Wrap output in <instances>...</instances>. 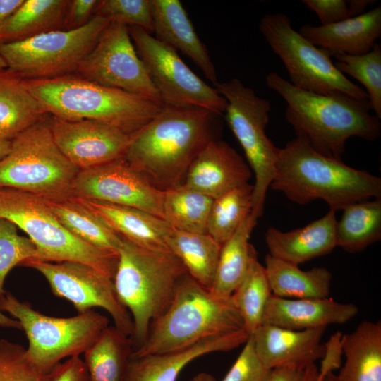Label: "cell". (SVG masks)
<instances>
[{
	"label": "cell",
	"mask_w": 381,
	"mask_h": 381,
	"mask_svg": "<svg viewBox=\"0 0 381 381\" xmlns=\"http://www.w3.org/2000/svg\"><path fill=\"white\" fill-rule=\"evenodd\" d=\"M220 114L198 107H169L134 133L123 158L157 188L182 185L189 166L216 138Z\"/></svg>",
	"instance_id": "cell-1"
},
{
	"label": "cell",
	"mask_w": 381,
	"mask_h": 381,
	"mask_svg": "<svg viewBox=\"0 0 381 381\" xmlns=\"http://www.w3.org/2000/svg\"><path fill=\"white\" fill-rule=\"evenodd\" d=\"M265 83L286 102L285 118L296 135L325 156L341 159L349 138L373 141L380 135V119L370 113L368 100L308 92L275 72L265 76Z\"/></svg>",
	"instance_id": "cell-2"
},
{
	"label": "cell",
	"mask_w": 381,
	"mask_h": 381,
	"mask_svg": "<svg viewBox=\"0 0 381 381\" xmlns=\"http://www.w3.org/2000/svg\"><path fill=\"white\" fill-rule=\"evenodd\" d=\"M270 188L300 205L321 199L335 212L381 198L380 177L320 153L300 136L278 147Z\"/></svg>",
	"instance_id": "cell-3"
},
{
	"label": "cell",
	"mask_w": 381,
	"mask_h": 381,
	"mask_svg": "<svg viewBox=\"0 0 381 381\" xmlns=\"http://www.w3.org/2000/svg\"><path fill=\"white\" fill-rule=\"evenodd\" d=\"M23 80L48 114L68 121H95L127 134L140 131L164 108L150 97L102 85L76 73Z\"/></svg>",
	"instance_id": "cell-4"
},
{
	"label": "cell",
	"mask_w": 381,
	"mask_h": 381,
	"mask_svg": "<svg viewBox=\"0 0 381 381\" xmlns=\"http://www.w3.org/2000/svg\"><path fill=\"white\" fill-rule=\"evenodd\" d=\"M242 329L231 297L215 296L186 273L167 309L151 324L145 341L131 356L175 351Z\"/></svg>",
	"instance_id": "cell-5"
},
{
	"label": "cell",
	"mask_w": 381,
	"mask_h": 381,
	"mask_svg": "<svg viewBox=\"0 0 381 381\" xmlns=\"http://www.w3.org/2000/svg\"><path fill=\"white\" fill-rule=\"evenodd\" d=\"M122 241L113 282L119 301L132 318L133 351L145 341L151 324L167 309L187 271L169 250L146 249Z\"/></svg>",
	"instance_id": "cell-6"
},
{
	"label": "cell",
	"mask_w": 381,
	"mask_h": 381,
	"mask_svg": "<svg viewBox=\"0 0 381 381\" xmlns=\"http://www.w3.org/2000/svg\"><path fill=\"white\" fill-rule=\"evenodd\" d=\"M0 217L22 229L35 244L37 260L89 265L114 279L118 253L80 240L58 219L47 200L23 191L0 188Z\"/></svg>",
	"instance_id": "cell-7"
},
{
	"label": "cell",
	"mask_w": 381,
	"mask_h": 381,
	"mask_svg": "<svg viewBox=\"0 0 381 381\" xmlns=\"http://www.w3.org/2000/svg\"><path fill=\"white\" fill-rule=\"evenodd\" d=\"M79 171L56 145L47 115L11 140L9 152L0 159V188L64 200L73 196Z\"/></svg>",
	"instance_id": "cell-8"
},
{
	"label": "cell",
	"mask_w": 381,
	"mask_h": 381,
	"mask_svg": "<svg viewBox=\"0 0 381 381\" xmlns=\"http://www.w3.org/2000/svg\"><path fill=\"white\" fill-rule=\"evenodd\" d=\"M0 310L20 322L28 341V357L44 373L65 358L83 354L109 326L108 318L94 310L69 318L52 317L7 291L0 298Z\"/></svg>",
	"instance_id": "cell-9"
},
{
	"label": "cell",
	"mask_w": 381,
	"mask_h": 381,
	"mask_svg": "<svg viewBox=\"0 0 381 381\" xmlns=\"http://www.w3.org/2000/svg\"><path fill=\"white\" fill-rule=\"evenodd\" d=\"M215 88L227 102L225 119L255 175L251 214L258 219L274 176L278 150L265 132L271 104L236 78L218 82Z\"/></svg>",
	"instance_id": "cell-10"
},
{
	"label": "cell",
	"mask_w": 381,
	"mask_h": 381,
	"mask_svg": "<svg viewBox=\"0 0 381 381\" xmlns=\"http://www.w3.org/2000/svg\"><path fill=\"white\" fill-rule=\"evenodd\" d=\"M259 30L283 62L295 87L316 94H341L368 100L366 92L342 74L325 51L292 28L286 14H265Z\"/></svg>",
	"instance_id": "cell-11"
},
{
	"label": "cell",
	"mask_w": 381,
	"mask_h": 381,
	"mask_svg": "<svg viewBox=\"0 0 381 381\" xmlns=\"http://www.w3.org/2000/svg\"><path fill=\"white\" fill-rule=\"evenodd\" d=\"M110 21L95 14L84 26L59 30L16 42H0L8 69L23 79H48L75 73Z\"/></svg>",
	"instance_id": "cell-12"
},
{
	"label": "cell",
	"mask_w": 381,
	"mask_h": 381,
	"mask_svg": "<svg viewBox=\"0 0 381 381\" xmlns=\"http://www.w3.org/2000/svg\"><path fill=\"white\" fill-rule=\"evenodd\" d=\"M128 30L164 107H198L220 115L224 113V97L199 78L177 51L141 28L128 26Z\"/></svg>",
	"instance_id": "cell-13"
},
{
	"label": "cell",
	"mask_w": 381,
	"mask_h": 381,
	"mask_svg": "<svg viewBox=\"0 0 381 381\" xmlns=\"http://www.w3.org/2000/svg\"><path fill=\"white\" fill-rule=\"evenodd\" d=\"M75 73L95 83L143 95L162 104L126 25L110 22Z\"/></svg>",
	"instance_id": "cell-14"
},
{
	"label": "cell",
	"mask_w": 381,
	"mask_h": 381,
	"mask_svg": "<svg viewBox=\"0 0 381 381\" xmlns=\"http://www.w3.org/2000/svg\"><path fill=\"white\" fill-rule=\"evenodd\" d=\"M22 265L39 272L47 281L53 294L71 302L78 313L95 308H103L111 316L114 327L131 337L133 331L132 318L119 301L112 279L80 262L52 263L31 260Z\"/></svg>",
	"instance_id": "cell-15"
},
{
	"label": "cell",
	"mask_w": 381,
	"mask_h": 381,
	"mask_svg": "<svg viewBox=\"0 0 381 381\" xmlns=\"http://www.w3.org/2000/svg\"><path fill=\"white\" fill-rule=\"evenodd\" d=\"M164 193L123 157L80 170L72 185L76 198L134 207L162 219Z\"/></svg>",
	"instance_id": "cell-16"
},
{
	"label": "cell",
	"mask_w": 381,
	"mask_h": 381,
	"mask_svg": "<svg viewBox=\"0 0 381 381\" xmlns=\"http://www.w3.org/2000/svg\"><path fill=\"white\" fill-rule=\"evenodd\" d=\"M54 140L62 154L79 170L123 158L133 134L91 121L49 119Z\"/></svg>",
	"instance_id": "cell-17"
},
{
	"label": "cell",
	"mask_w": 381,
	"mask_h": 381,
	"mask_svg": "<svg viewBox=\"0 0 381 381\" xmlns=\"http://www.w3.org/2000/svg\"><path fill=\"white\" fill-rule=\"evenodd\" d=\"M251 169L226 142H209L188 167L183 184L212 199L248 183Z\"/></svg>",
	"instance_id": "cell-18"
},
{
	"label": "cell",
	"mask_w": 381,
	"mask_h": 381,
	"mask_svg": "<svg viewBox=\"0 0 381 381\" xmlns=\"http://www.w3.org/2000/svg\"><path fill=\"white\" fill-rule=\"evenodd\" d=\"M326 327L294 330L262 325L253 334L256 352L268 369L303 367L322 359Z\"/></svg>",
	"instance_id": "cell-19"
},
{
	"label": "cell",
	"mask_w": 381,
	"mask_h": 381,
	"mask_svg": "<svg viewBox=\"0 0 381 381\" xmlns=\"http://www.w3.org/2000/svg\"><path fill=\"white\" fill-rule=\"evenodd\" d=\"M244 329L202 339L188 348L162 353L131 356L123 381H176L181 371L205 354L232 350L245 344Z\"/></svg>",
	"instance_id": "cell-20"
},
{
	"label": "cell",
	"mask_w": 381,
	"mask_h": 381,
	"mask_svg": "<svg viewBox=\"0 0 381 381\" xmlns=\"http://www.w3.org/2000/svg\"><path fill=\"white\" fill-rule=\"evenodd\" d=\"M353 303H343L328 297L322 298H286L273 294L267 303L262 325L294 330L327 327L342 324L358 313Z\"/></svg>",
	"instance_id": "cell-21"
},
{
	"label": "cell",
	"mask_w": 381,
	"mask_h": 381,
	"mask_svg": "<svg viewBox=\"0 0 381 381\" xmlns=\"http://www.w3.org/2000/svg\"><path fill=\"white\" fill-rule=\"evenodd\" d=\"M155 37L189 57L214 86L217 75L207 48L179 0H151Z\"/></svg>",
	"instance_id": "cell-22"
},
{
	"label": "cell",
	"mask_w": 381,
	"mask_h": 381,
	"mask_svg": "<svg viewBox=\"0 0 381 381\" xmlns=\"http://www.w3.org/2000/svg\"><path fill=\"white\" fill-rule=\"evenodd\" d=\"M298 32L330 56L364 54L381 35V7L327 25L306 24Z\"/></svg>",
	"instance_id": "cell-23"
},
{
	"label": "cell",
	"mask_w": 381,
	"mask_h": 381,
	"mask_svg": "<svg viewBox=\"0 0 381 381\" xmlns=\"http://www.w3.org/2000/svg\"><path fill=\"white\" fill-rule=\"evenodd\" d=\"M335 212L329 210L322 217L290 231L270 227L265 234L268 254L297 265L328 254L337 246Z\"/></svg>",
	"instance_id": "cell-24"
},
{
	"label": "cell",
	"mask_w": 381,
	"mask_h": 381,
	"mask_svg": "<svg viewBox=\"0 0 381 381\" xmlns=\"http://www.w3.org/2000/svg\"><path fill=\"white\" fill-rule=\"evenodd\" d=\"M80 199L121 237L146 249L169 250L172 228L163 219L134 207Z\"/></svg>",
	"instance_id": "cell-25"
},
{
	"label": "cell",
	"mask_w": 381,
	"mask_h": 381,
	"mask_svg": "<svg viewBox=\"0 0 381 381\" xmlns=\"http://www.w3.org/2000/svg\"><path fill=\"white\" fill-rule=\"evenodd\" d=\"M346 360L337 381H381V322L365 320L342 335Z\"/></svg>",
	"instance_id": "cell-26"
},
{
	"label": "cell",
	"mask_w": 381,
	"mask_h": 381,
	"mask_svg": "<svg viewBox=\"0 0 381 381\" xmlns=\"http://www.w3.org/2000/svg\"><path fill=\"white\" fill-rule=\"evenodd\" d=\"M47 114L23 78L8 68L0 69V140L11 141Z\"/></svg>",
	"instance_id": "cell-27"
},
{
	"label": "cell",
	"mask_w": 381,
	"mask_h": 381,
	"mask_svg": "<svg viewBox=\"0 0 381 381\" xmlns=\"http://www.w3.org/2000/svg\"><path fill=\"white\" fill-rule=\"evenodd\" d=\"M265 271L273 295L286 298H322L329 295L332 274L325 267L302 270L267 254Z\"/></svg>",
	"instance_id": "cell-28"
},
{
	"label": "cell",
	"mask_w": 381,
	"mask_h": 381,
	"mask_svg": "<svg viewBox=\"0 0 381 381\" xmlns=\"http://www.w3.org/2000/svg\"><path fill=\"white\" fill-rule=\"evenodd\" d=\"M69 0H24L0 29V42L23 41L65 30Z\"/></svg>",
	"instance_id": "cell-29"
},
{
	"label": "cell",
	"mask_w": 381,
	"mask_h": 381,
	"mask_svg": "<svg viewBox=\"0 0 381 381\" xmlns=\"http://www.w3.org/2000/svg\"><path fill=\"white\" fill-rule=\"evenodd\" d=\"M257 221L250 213L234 235L222 245L214 284L210 290L215 296L231 297L257 260L255 249L249 242Z\"/></svg>",
	"instance_id": "cell-30"
},
{
	"label": "cell",
	"mask_w": 381,
	"mask_h": 381,
	"mask_svg": "<svg viewBox=\"0 0 381 381\" xmlns=\"http://www.w3.org/2000/svg\"><path fill=\"white\" fill-rule=\"evenodd\" d=\"M58 219L73 235L92 246L118 253L122 238L80 198L49 201Z\"/></svg>",
	"instance_id": "cell-31"
},
{
	"label": "cell",
	"mask_w": 381,
	"mask_h": 381,
	"mask_svg": "<svg viewBox=\"0 0 381 381\" xmlns=\"http://www.w3.org/2000/svg\"><path fill=\"white\" fill-rule=\"evenodd\" d=\"M167 244L183 264L187 273L211 290L222 245L207 233H192L172 229Z\"/></svg>",
	"instance_id": "cell-32"
},
{
	"label": "cell",
	"mask_w": 381,
	"mask_h": 381,
	"mask_svg": "<svg viewBox=\"0 0 381 381\" xmlns=\"http://www.w3.org/2000/svg\"><path fill=\"white\" fill-rule=\"evenodd\" d=\"M132 352L131 337L108 326L83 353L90 381H123Z\"/></svg>",
	"instance_id": "cell-33"
},
{
	"label": "cell",
	"mask_w": 381,
	"mask_h": 381,
	"mask_svg": "<svg viewBox=\"0 0 381 381\" xmlns=\"http://www.w3.org/2000/svg\"><path fill=\"white\" fill-rule=\"evenodd\" d=\"M337 222V245L358 253L381 238V198L351 204Z\"/></svg>",
	"instance_id": "cell-34"
},
{
	"label": "cell",
	"mask_w": 381,
	"mask_h": 381,
	"mask_svg": "<svg viewBox=\"0 0 381 381\" xmlns=\"http://www.w3.org/2000/svg\"><path fill=\"white\" fill-rule=\"evenodd\" d=\"M213 199L182 184L164 191L163 219L174 229L207 233Z\"/></svg>",
	"instance_id": "cell-35"
},
{
	"label": "cell",
	"mask_w": 381,
	"mask_h": 381,
	"mask_svg": "<svg viewBox=\"0 0 381 381\" xmlns=\"http://www.w3.org/2000/svg\"><path fill=\"white\" fill-rule=\"evenodd\" d=\"M253 189L248 183L213 199L207 233L219 244L229 239L251 213Z\"/></svg>",
	"instance_id": "cell-36"
},
{
	"label": "cell",
	"mask_w": 381,
	"mask_h": 381,
	"mask_svg": "<svg viewBox=\"0 0 381 381\" xmlns=\"http://www.w3.org/2000/svg\"><path fill=\"white\" fill-rule=\"evenodd\" d=\"M272 294L264 266L257 259L231 296L249 335L262 325L265 310Z\"/></svg>",
	"instance_id": "cell-37"
},
{
	"label": "cell",
	"mask_w": 381,
	"mask_h": 381,
	"mask_svg": "<svg viewBox=\"0 0 381 381\" xmlns=\"http://www.w3.org/2000/svg\"><path fill=\"white\" fill-rule=\"evenodd\" d=\"M336 68L344 75L359 81L366 89L368 101L375 115L381 118V46L375 43L370 51L361 55L339 54L334 56Z\"/></svg>",
	"instance_id": "cell-38"
},
{
	"label": "cell",
	"mask_w": 381,
	"mask_h": 381,
	"mask_svg": "<svg viewBox=\"0 0 381 381\" xmlns=\"http://www.w3.org/2000/svg\"><path fill=\"white\" fill-rule=\"evenodd\" d=\"M18 226L0 217V298L6 292L4 282L9 272L17 265L37 260V250L27 236L19 235Z\"/></svg>",
	"instance_id": "cell-39"
},
{
	"label": "cell",
	"mask_w": 381,
	"mask_h": 381,
	"mask_svg": "<svg viewBox=\"0 0 381 381\" xmlns=\"http://www.w3.org/2000/svg\"><path fill=\"white\" fill-rule=\"evenodd\" d=\"M0 381H50V373L41 372L31 363L26 348L0 339Z\"/></svg>",
	"instance_id": "cell-40"
},
{
	"label": "cell",
	"mask_w": 381,
	"mask_h": 381,
	"mask_svg": "<svg viewBox=\"0 0 381 381\" xmlns=\"http://www.w3.org/2000/svg\"><path fill=\"white\" fill-rule=\"evenodd\" d=\"M95 14L110 22L139 27L149 32L153 30L151 0H102Z\"/></svg>",
	"instance_id": "cell-41"
},
{
	"label": "cell",
	"mask_w": 381,
	"mask_h": 381,
	"mask_svg": "<svg viewBox=\"0 0 381 381\" xmlns=\"http://www.w3.org/2000/svg\"><path fill=\"white\" fill-rule=\"evenodd\" d=\"M272 370L259 358L252 335H250L239 356L222 381H266Z\"/></svg>",
	"instance_id": "cell-42"
},
{
	"label": "cell",
	"mask_w": 381,
	"mask_h": 381,
	"mask_svg": "<svg viewBox=\"0 0 381 381\" xmlns=\"http://www.w3.org/2000/svg\"><path fill=\"white\" fill-rule=\"evenodd\" d=\"M301 2L317 14L321 25L335 23L354 17L349 1L303 0Z\"/></svg>",
	"instance_id": "cell-43"
},
{
	"label": "cell",
	"mask_w": 381,
	"mask_h": 381,
	"mask_svg": "<svg viewBox=\"0 0 381 381\" xmlns=\"http://www.w3.org/2000/svg\"><path fill=\"white\" fill-rule=\"evenodd\" d=\"M266 381H329L328 375L320 373L315 363L303 367H282L272 369Z\"/></svg>",
	"instance_id": "cell-44"
},
{
	"label": "cell",
	"mask_w": 381,
	"mask_h": 381,
	"mask_svg": "<svg viewBox=\"0 0 381 381\" xmlns=\"http://www.w3.org/2000/svg\"><path fill=\"white\" fill-rule=\"evenodd\" d=\"M99 1L71 0L67 9L65 30H74L86 25L95 15Z\"/></svg>",
	"instance_id": "cell-45"
},
{
	"label": "cell",
	"mask_w": 381,
	"mask_h": 381,
	"mask_svg": "<svg viewBox=\"0 0 381 381\" xmlns=\"http://www.w3.org/2000/svg\"><path fill=\"white\" fill-rule=\"evenodd\" d=\"M50 381H90L83 359L78 356L59 363L50 372Z\"/></svg>",
	"instance_id": "cell-46"
},
{
	"label": "cell",
	"mask_w": 381,
	"mask_h": 381,
	"mask_svg": "<svg viewBox=\"0 0 381 381\" xmlns=\"http://www.w3.org/2000/svg\"><path fill=\"white\" fill-rule=\"evenodd\" d=\"M341 337V333L337 332L330 337L327 343L324 344L325 353L319 368L320 373L324 376L341 368L343 354Z\"/></svg>",
	"instance_id": "cell-47"
},
{
	"label": "cell",
	"mask_w": 381,
	"mask_h": 381,
	"mask_svg": "<svg viewBox=\"0 0 381 381\" xmlns=\"http://www.w3.org/2000/svg\"><path fill=\"white\" fill-rule=\"evenodd\" d=\"M24 0H0V29Z\"/></svg>",
	"instance_id": "cell-48"
},
{
	"label": "cell",
	"mask_w": 381,
	"mask_h": 381,
	"mask_svg": "<svg viewBox=\"0 0 381 381\" xmlns=\"http://www.w3.org/2000/svg\"><path fill=\"white\" fill-rule=\"evenodd\" d=\"M0 327L22 330L21 325L17 320L11 317L6 316L5 314L3 313V312L1 310H0Z\"/></svg>",
	"instance_id": "cell-49"
},
{
	"label": "cell",
	"mask_w": 381,
	"mask_h": 381,
	"mask_svg": "<svg viewBox=\"0 0 381 381\" xmlns=\"http://www.w3.org/2000/svg\"><path fill=\"white\" fill-rule=\"evenodd\" d=\"M11 141L0 140V159L4 157L10 151Z\"/></svg>",
	"instance_id": "cell-50"
},
{
	"label": "cell",
	"mask_w": 381,
	"mask_h": 381,
	"mask_svg": "<svg viewBox=\"0 0 381 381\" xmlns=\"http://www.w3.org/2000/svg\"><path fill=\"white\" fill-rule=\"evenodd\" d=\"M190 381H217L215 378L207 373H200L193 377Z\"/></svg>",
	"instance_id": "cell-51"
},
{
	"label": "cell",
	"mask_w": 381,
	"mask_h": 381,
	"mask_svg": "<svg viewBox=\"0 0 381 381\" xmlns=\"http://www.w3.org/2000/svg\"><path fill=\"white\" fill-rule=\"evenodd\" d=\"M7 68L6 64L2 57L0 56V69Z\"/></svg>",
	"instance_id": "cell-52"
},
{
	"label": "cell",
	"mask_w": 381,
	"mask_h": 381,
	"mask_svg": "<svg viewBox=\"0 0 381 381\" xmlns=\"http://www.w3.org/2000/svg\"><path fill=\"white\" fill-rule=\"evenodd\" d=\"M329 380V381H337L335 375L333 374V373H330L328 374Z\"/></svg>",
	"instance_id": "cell-53"
}]
</instances>
